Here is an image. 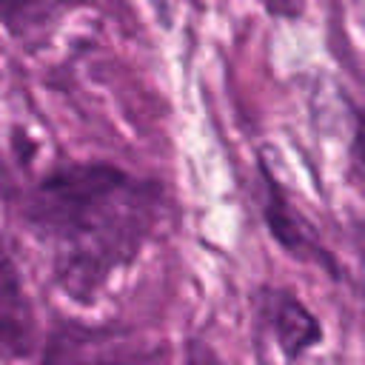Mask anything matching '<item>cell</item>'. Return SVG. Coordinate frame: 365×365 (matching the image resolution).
Listing matches in <instances>:
<instances>
[{"mask_svg": "<svg viewBox=\"0 0 365 365\" xmlns=\"http://www.w3.org/2000/svg\"><path fill=\"white\" fill-rule=\"evenodd\" d=\"M268 319L277 336V345L282 348L285 356H302L308 348H314L322 339V325L319 319L291 294L274 291L268 302Z\"/></svg>", "mask_w": 365, "mask_h": 365, "instance_id": "obj_5", "label": "cell"}, {"mask_svg": "<svg viewBox=\"0 0 365 365\" xmlns=\"http://www.w3.org/2000/svg\"><path fill=\"white\" fill-rule=\"evenodd\" d=\"M31 217L54 248L63 285L88 297L137 254L157 217V188L114 165H68L40 182Z\"/></svg>", "mask_w": 365, "mask_h": 365, "instance_id": "obj_1", "label": "cell"}, {"mask_svg": "<svg viewBox=\"0 0 365 365\" xmlns=\"http://www.w3.org/2000/svg\"><path fill=\"white\" fill-rule=\"evenodd\" d=\"M354 145H356V154H359V160L365 163V123L356 128V143H354Z\"/></svg>", "mask_w": 365, "mask_h": 365, "instance_id": "obj_7", "label": "cell"}, {"mask_svg": "<svg viewBox=\"0 0 365 365\" xmlns=\"http://www.w3.org/2000/svg\"><path fill=\"white\" fill-rule=\"evenodd\" d=\"M163 354L145 351L134 342H123L108 334L66 336L60 348V365H160Z\"/></svg>", "mask_w": 365, "mask_h": 365, "instance_id": "obj_4", "label": "cell"}, {"mask_svg": "<svg viewBox=\"0 0 365 365\" xmlns=\"http://www.w3.org/2000/svg\"><path fill=\"white\" fill-rule=\"evenodd\" d=\"M34 339V317L11 257L0 242V354L23 356Z\"/></svg>", "mask_w": 365, "mask_h": 365, "instance_id": "obj_2", "label": "cell"}, {"mask_svg": "<svg viewBox=\"0 0 365 365\" xmlns=\"http://www.w3.org/2000/svg\"><path fill=\"white\" fill-rule=\"evenodd\" d=\"M265 185H268V197H265V222L274 234V240L291 251L299 259H322L325 268L336 271L334 257L322 248V242L314 237L311 225L302 220V214L285 200L282 188L277 185V180H271V174L265 171Z\"/></svg>", "mask_w": 365, "mask_h": 365, "instance_id": "obj_3", "label": "cell"}, {"mask_svg": "<svg viewBox=\"0 0 365 365\" xmlns=\"http://www.w3.org/2000/svg\"><path fill=\"white\" fill-rule=\"evenodd\" d=\"M185 365H222L214 348L202 339H188L185 345Z\"/></svg>", "mask_w": 365, "mask_h": 365, "instance_id": "obj_6", "label": "cell"}]
</instances>
